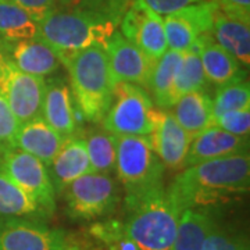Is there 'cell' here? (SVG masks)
<instances>
[{"mask_svg":"<svg viewBox=\"0 0 250 250\" xmlns=\"http://www.w3.org/2000/svg\"><path fill=\"white\" fill-rule=\"evenodd\" d=\"M249 187L250 154L249 150H245L187 167L166 189L182 213L187 208L214 205L245 193Z\"/></svg>","mask_w":250,"mask_h":250,"instance_id":"cell-1","label":"cell"},{"mask_svg":"<svg viewBox=\"0 0 250 250\" xmlns=\"http://www.w3.org/2000/svg\"><path fill=\"white\" fill-rule=\"evenodd\" d=\"M0 52L22 72L43 80L52 77L62 65L59 54L39 38L0 43Z\"/></svg>","mask_w":250,"mask_h":250,"instance_id":"cell-14","label":"cell"},{"mask_svg":"<svg viewBox=\"0 0 250 250\" xmlns=\"http://www.w3.org/2000/svg\"><path fill=\"white\" fill-rule=\"evenodd\" d=\"M120 27V32L153 62L168 49L163 16L153 11L143 0H131Z\"/></svg>","mask_w":250,"mask_h":250,"instance_id":"cell-11","label":"cell"},{"mask_svg":"<svg viewBox=\"0 0 250 250\" xmlns=\"http://www.w3.org/2000/svg\"><path fill=\"white\" fill-rule=\"evenodd\" d=\"M182 57H184L182 52L167 49L161 57L153 62L147 90H150L156 104L163 110L171 108L172 106L171 92Z\"/></svg>","mask_w":250,"mask_h":250,"instance_id":"cell-23","label":"cell"},{"mask_svg":"<svg viewBox=\"0 0 250 250\" xmlns=\"http://www.w3.org/2000/svg\"><path fill=\"white\" fill-rule=\"evenodd\" d=\"M163 22L166 31L167 47L171 50L185 53L195 46L197 39L202 36L196 31V28L177 11L168 16H164Z\"/></svg>","mask_w":250,"mask_h":250,"instance_id":"cell-28","label":"cell"},{"mask_svg":"<svg viewBox=\"0 0 250 250\" xmlns=\"http://www.w3.org/2000/svg\"><path fill=\"white\" fill-rule=\"evenodd\" d=\"M171 113L190 138L210 128L214 121L213 100L206 90H195L181 96L171 106Z\"/></svg>","mask_w":250,"mask_h":250,"instance_id":"cell-21","label":"cell"},{"mask_svg":"<svg viewBox=\"0 0 250 250\" xmlns=\"http://www.w3.org/2000/svg\"><path fill=\"white\" fill-rule=\"evenodd\" d=\"M59 59L67 68L72 100L81 116L90 123H100L107 111L114 86L104 47L89 46L78 52L59 54Z\"/></svg>","mask_w":250,"mask_h":250,"instance_id":"cell-2","label":"cell"},{"mask_svg":"<svg viewBox=\"0 0 250 250\" xmlns=\"http://www.w3.org/2000/svg\"><path fill=\"white\" fill-rule=\"evenodd\" d=\"M203 250H250L249 241L241 232L221 227L214 221L207 235Z\"/></svg>","mask_w":250,"mask_h":250,"instance_id":"cell-30","label":"cell"},{"mask_svg":"<svg viewBox=\"0 0 250 250\" xmlns=\"http://www.w3.org/2000/svg\"><path fill=\"white\" fill-rule=\"evenodd\" d=\"M29 13L39 22L49 14L60 11L67 0H10Z\"/></svg>","mask_w":250,"mask_h":250,"instance_id":"cell-34","label":"cell"},{"mask_svg":"<svg viewBox=\"0 0 250 250\" xmlns=\"http://www.w3.org/2000/svg\"><path fill=\"white\" fill-rule=\"evenodd\" d=\"M65 211L72 220L92 221L107 217L116 210L120 192L116 181L108 174L88 172L62 192Z\"/></svg>","mask_w":250,"mask_h":250,"instance_id":"cell-7","label":"cell"},{"mask_svg":"<svg viewBox=\"0 0 250 250\" xmlns=\"http://www.w3.org/2000/svg\"><path fill=\"white\" fill-rule=\"evenodd\" d=\"M43 89V78L22 72L0 52V92L20 124L42 117Z\"/></svg>","mask_w":250,"mask_h":250,"instance_id":"cell-8","label":"cell"},{"mask_svg":"<svg viewBox=\"0 0 250 250\" xmlns=\"http://www.w3.org/2000/svg\"><path fill=\"white\" fill-rule=\"evenodd\" d=\"M64 139V136L46 123L43 117H36L20 124L16 134V149L32 154L49 167Z\"/></svg>","mask_w":250,"mask_h":250,"instance_id":"cell-18","label":"cell"},{"mask_svg":"<svg viewBox=\"0 0 250 250\" xmlns=\"http://www.w3.org/2000/svg\"><path fill=\"white\" fill-rule=\"evenodd\" d=\"M214 126H218L229 134L236 136H246L250 134V107L239 108L223 113L215 117L213 121Z\"/></svg>","mask_w":250,"mask_h":250,"instance_id":"cell-32","label":"cell"},{"mask_svg":"<svg viewBox=\"0 0 250 250\" xmlns=\"http://www.w3.org/2000/svg\"><path fill=\"white\" fill-rule=\"evenodd\" d=\"M211 39L233 56L242 67L250 65V21L229 16L218 9L210 29Z\"/></svg>","mask_w":250,"mask_h":250,"instance_id":"cell-20","label":"cell"},{"mask_svg":"<svg viewBox=\"0 0 250 250\" xmlns=\"http://www.w3.org/2000/svg\"><path fill=\"white\" fill-rule=\"evenodd\" d=\"M245 150H249V138L236 136L211 125L190 139L184 168Z\"/></svg>","mask_w":250,"mask_h":250,"instance_id":"cell-16","label":"cell"},{"mask_svg":"<svg viewBox=\"0 0 250 250\" xmlns=\"http://www.w3.org/2000/svg\"><path fill=\"white\" fill-rule=\"evenodd\" d=\"M153 11H156L160 16H168L178 10L187 7L189 4H193L202 0H143Z\"/></svg>","mask_w":250,"mask_h":250,"instance_id":"cell-35","label":"cell"},{"mask_svg":"<svg viewBox=\"0 0 250 250\" xmlns=\"http://www.w3.org/2000/svg\"><path fill=\"white\" fill-rule=\"evenodd\" d=\"M207 85L205 70L202 65L200 56L197 53V49L193 46L188 52L184 53L182 62L177 72V77L174 81V86L171 92V100L172 104L175 100L189 92L195 90H205Z\"/></svg>","mask_w":250,"mask_h":250,"instance_id":"cell-27","label":"cell"},{"mask_svg":"<svg viewBox=\"0 0 250 250\" xmlns=\"http://www.w3.org/2000/svg\"><path fill=\"white\" fill-rule=\"evenodd\" d=\"M0 168L50 215L56 211V190L46 166L29 153L11 149L0 154Z\"/></svg>","mask_w":250,"mask_h":250,"instance_id":"cell-9","label":"cell"},{"mask_svg":"<svg viewBox=\"0 0 250 250\" xmlns=\"http://www.w3.org/2000/svg\"><path fill=\"white\" fill-rule=\"evenodd\" d=\"M108 67L113 82H128L147 89L153 60L128 41L120 31H116L104 43Z\"/></svg>","mask_w":250,"mask_h":250,"instance_id":"cell-12","label":"cell"},{"mask_svg":"<svg viewBox=\"0 0 250 250\" xmlns=\"http://www.w3.org/2000/svg\"><path fill=\"white\" fill-rule=\"evenodd\" d=\"M92 172L108 174L116 170L117 136L104 128L93 129L83 136Z\"/></svg>","mask_w":250,"mask_h":250,"instance_id":"cell-26","label":"cell"},{"mask_svg":"<svg viewBox=\"0 0 250 250\" xmlns=\"http://www.w3.org/2000/svg\"><path fill=\"white\" fill-rule=\"evenodd\" d=\"M39 35V22L10 0H0V43L34 39Z\"/></svg>","mask_w":250,"mask_h":250,"instance_id":"cell-25","label":"cell"},{"mask_svg":"<svg viewBox=\"0 0 250 250\" xmlns=\"http://www.w3.org/2000/svg\"><path fill=\"white\" fill-rule=\"evenodd\" d=\"M164 170L147 136H117L116 171L124 188L126 208L164 185Z\"/></svg>","mask_w":250,"mask_h":250,"instance_id":"cell-5","label":"cell"},{"mask_svg":"<svg viewBox=\"0 0 250 250\" xmlns=\"http://www.w3.org/2000/svg\"><path fill=\"white\" fill-rule=\"evenodd\" d=\"M224 13L250 21V0H215Z\"/></svg>","mask_w":250,"mask_h":250,"instance_id":"cell-36","label":"cell"},{"mask_svg":"<svg viewBox=\"0 0 250 250\" xmlns=\"http://www.w3.org/2000/svg\"><path fill=\"white\" fill-rule=\"evenodd\" d=\"M0 217L46 221L52 215L0 168Z\"/></svg>","mask_w":250,"mask_h":250,"instance_id":"cell-22","label":"cell"},{"mask_svg":"<svg viewBox=\"0 0 250 250\" xmlns=\"http://www.w3.org/2000/svg\"><path fill=\"white\" fill-rule=\"evenodd\" d=\"M20 123L0 92V154L16 149V134Z\"/></svg>","mask_w":250,"mask_h":250,"instance_id":"cell-33","label":"cell"},{"mask_svg":"<svg viewBox=\"0 0 250 250\" xmlns=\"http://www.w3.org/2000/svg\"><path fill=\"white\" fill-rule=\"evenodd\" d=\"M118 24L89 10H60L39 21L38 38L57 54L72 53L89 46H104Z\"/></svg>","mask_w":250,"mask_h":250,"instance_id":"cell-4","label":"cell"},{"mask_svg":"<svg viewBox=\"0 0 250 250\" xmlns=\"http://www.w3.org/2000/svg\"><path fill=\"white\" fill-rule=\"evenodd\" d=\"M65 250H82V249L78 248L77 245H71V243H68V245H67V248H65Z\"/></svg>","mask_w":250,"mask_h":250,"instance_id":"cell-37","label":"cell"},{"mask_svg":"<svg viewBox=\"0 0 250 250\" xmlns=\"http://www.w3.org/2000/svg\"><path fill=\"white\" fill-rule=\"evenodd\" d=\"M213 224L214 218L197 207L184 210L179 215L172 250H203Z\"/></svg>","mask_w":250,"mask_h":250,"instance_id":"cell-24","label":"cell"},{"mask_svg":"<svg viewBox=\"0 0 250 250\" xmlns=\"http://www.w3.org/2000/svg\"><path fill=\"white\" fill-rule=\"evenodd\" d=\"M197 53L200 56L207 82L217 88L229 85L233 82L245 81L246 71L236 59L217 45L208 34L202 35L195 43Z\"/></svg>","mask_w":250,"mask_h":250,"instance_id":"cell-17","label":"cell"},{"mask_svg":"<svg viewBox=\"0 0 250 250\" xmlns=\"http://www.w3.org/2000/svg\"><path fill=\"white\" fill-rule=\"evenodd\" d=\"M67 236L45 221L0 217V250H65Z\"/></svg>","mask_w":250,"mask_h":250,"instance_id":"cell-10","label":"cell"},{"mask_svg":"<svg viewBox=\"0 0 250 250\" xmlns=\"http://www.w3.org/2000/svg\"><path fill=\"white\" fill-rule=\"evenodd\" d=\"M92 233L108 246V250H139L124 231L123 223L106 221L99 223L92 228Z\"/></svg>","mask_w":250,"mask_h":250,"instance_id":"cell-31","label":"cell"},{"mask_svg":"<svg viewBox=\"0 0 250 250\" xmlns=\"http://www.w3.org/2000/svg\"><path fill=\"white\" fill-rule=\"evenodd\" d=\"M49 167L52 168L50 178L56 192H62L72 181L92 172L83 136L77 132L67 136Z\"/></svg>","mask_w":250,"mask_h":250,"instance_id":"cell-19","label":"cell"},{"mask_svg":"<svg viewBox=\"0 0 250 250\" xmlns=\"http://www.w3.org/2000/svg\"><path fill=\"white\" fill-rule=\"evenodd\" d=\"M147 138L164 167L172 170L184 168L192 138L178 124L170 108H159L154 128Z\"/></svg>","mask_w":250,"mask_h":250,"instance_id":"cell-13","label":"cell"},{"mask_svg":"<svg viewBox=\"0 0 250 250\" xmlns=\"http://www.w3.org/2000/svg\"><path fill=\"white\" fill-rule=\"evenodd\" d=\"M159 108L145 88L116 82L107 111L102 118L103 128L116 136H147L154 128Z\"/></svg>","mask_w":250,"mask_h":250,"instance_id":"cell-6","label":"cell"},{"mask_svg":"<svg viewBox=\"0 0 250 250\" xmlns=\"http://www.w3.org/2000/svg\"><path fill=\"white\" fill-rule=\"evenodd\" d=\"M126 236L139 250H172L181 213L163 187L147 192L126 208Z\"/></svg>","mask_w":250,"mask_h":250,"instance_id":"cell-3","label":"cell"},{"mask_svg":"<svg viewBox=\"0 0 250 250\" xmlns=\"http://www.w3.org/2000/svg\"><path fill=\"white\" fill-rule=\"evenodd\" d=\"M74 106L71 89L64 77L45 80L42 117L64 138L77 132V111Z\"/></svg>","mask_w":250,"mask_h":250,"instance_id":"cell-15","label":"cell"},{"mask_svg":"<svg viewBox=\"0 0 250 250\" xmlns=\"http://www.w3.org/2000/svg\"><path fill=\"white\" fill-rule=\"evenodd\" d=\"M213 100V116L250 107V85L248 81H239L217 88Z\"/></svg>","mask_w":250,"mask_h":250,"instance_id":"cell-29","label":"cell"}]
</instances>
